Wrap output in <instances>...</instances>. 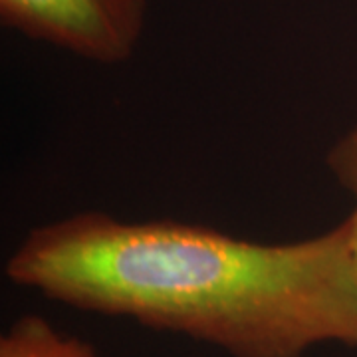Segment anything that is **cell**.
<instances>
[{"mask_svg": "<svg viewBox=\"0 0 357 357\" xmlns=\"http://www.w3.org/2000/svg\"><path fill=\"white\" fill-rule=\"evenodd\" d=\"M326 167L332 173L335 183L349 197V215L344 218L351 250L357 260V123L340 135L326 155Z\"/></svg>", "mask_w": 357, "mask_h": 357, "instance_id": "obj_4", "label": "cell"}, {"mask_svg": "<svg viewBox=\"0 0 357 357\" xmlns=\"http://www.w3.org/2000/svg\"><path fill=\"white\" fill-rule=\"evenodd\" d=\"M0 357H98V354L88 342L66 335L46 318L26 314L0 337Z\"/></svg>", "mask_w": 357, "mask_h": 357, "instance_id": "obj_3", "label": "cell"}, {"mask_svg": "<svg viewBox=\"0 0 357 357\" xmlns=\"http://www.w3.org/2000/svg\"><path fill=\"white\" fill-rule=\"evenodd\" d=\"M4 270L54 302L230 357H306L328 344L357 351V260L344 220L302 241L258 243L84 211L26 232Z\"/></svg>", "mask_w": 357, "mask_h": 357, "instance_id": "obj_1", "label": "cell"}, {"mask_svg": "<svg viewBox=\"0 0 357 357\" xmlns=\"http://www.w3.org/2000/svg\"><path fill=\"white\" fill-rule=\"evenodd\" d=\"M145 18L147 0H0L6 28L103 66L135 56Z\"/></svg>", "mask_w": 357, "mask_h": 357, "instance_id": "obj_2", "label": "cell"}]
</instances>
